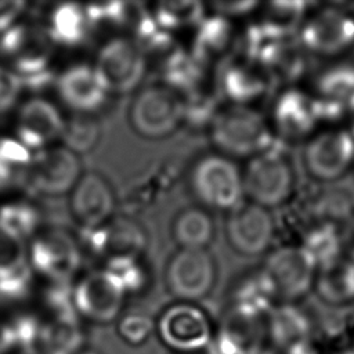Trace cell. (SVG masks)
<instances>
[{"label":"cell","mask_w":354,"mask_h":354,"mask_svg":"<svg viewBox=\"0 0 354 354\" xmlns=\"http://www.w3.org/2000/svg\"><path fill=\"white\" fill-rule=\"evenodd\" d=\"M206 131L216 152L231 159H250L282 144L268 118L253 106L221 105Z\"/></svg>","instance_id":"obj_1"},{"label":"cell","mask_w":354,"mask_h":354,"mask_svg":"<svg viewBox=\"0 0 354 354\" xmlns=\"http://www.w3.org/2000/svg\"><path fill=\"white\" fill-rule=\"evenodd\" d=\"M0 54L19 77L24 88L40 91L55 83L53 44L41 26L17 22L0 35Z\"/></svg>","instance_id":"obj_2"},{"label":"cell","mask_w":354,"mask_h":354,"mask_svg":"<svg viewBox=\"0 0 354 354\" xmlns=\"http://www.w3.org/2000/svg\"><path fill=\"white\" fill-rule=\"evenodd\" d=\"M243 194L267 210L285 206L296 192V170L283 144L248 160L242 170Z\"/></svg>","instance_id":"obj_3"},{"label":"cell","mask_w":354,"mask_h":354,"mask_svg":"<svg viewBox=\"0 0 354 354\" xmlns=\"http://www.w3.org/2000/svg\"><path fill=\"white\" fill-rule=\"evenodd\" d=\"M187 183L192 196L206 210L230 213L245 195L242 170L231 158L218 152L198 156L189 166Z\"/></svg>","instance_id":"obj_4"},{"label":"cell","mask_w":354,"mask_h":354,"mask_svg":"<svg viewBox=\"0 0 354 354\" xmlns=\"http://www.w3.org/2000/svg\"><path fill=\"white\" fill-rule=\"evenodd\" d=\"M129 124L134 133L147 140L171 136L184 119V101L180 94L153 83L137 91L129 106Z\"/></svg>","instance_id":"obj_5"},{"label":"cell","mask_w":354,"mask_h":354,"mask_svg":"<svg viewBox=\"0 0 354 354\" xmlns=\"http://www.w3.org/2000/svg\"><path fill=\"white\" fill-rule=\"evenodd\" d=\"M307 176L321 184H332L354 167V137L347 127H325L314 133L301 152Z\"/></svg>","instance_id":"obj_6"},{"label":"cell","mask_w":354,"mask_h":354,"mask_svg":"<svg viewBox=\"0 0 354 354\" xmlns=\"http://www.w3.org/2000/svg\"><path fill=\"white\" fill-rule=\"evenodd\" d=\"M296 35V41L307 55L337 58L354 47V17L326 6L310 11Z\"/></svg>","instance_id":"obj_7"},{"label":"cell","mask_w":354,"mask_h":354,"mask_svg":"<svg viewBox=\"0 0 354 354\" xmlns=\"http://www.w3.org/2000/svg\"><path fill=\"white\" fill-rule=\"evenodd\" d=\"M83 253L76 239L61 227L40 230L28 248V261L33 271L47 282H71L80 270Z\"/></svg>","instance_id":"obj_8"},{"label":"cell","mask_w":354,"mask_h":354,"mask_svg":"<svg viewBox=\"0 0 354 354\" xmlns=\"http://www.w3.org/2000/svg\"><path fill=\"white\" fill-rule=\"evenodd\" d=\"M83 256L104 260L120 256H142L148 246V232L129 214H118L94 228H79L76 235Z\"/></svg>","instance_id":"obj_9"},{"label":"cell","mask_w":354,"mask_h":354,"mask_svg":"<svg viewBox=\"0 0 354 354\" xmlns=\"http://www.w3.org/2000/svg\"><path fill=\"white\" fill-rule=\"evenodd\" d=\"M261 268L283 303L306 297L314 289L318 272L317 263L299 243H283L271 249Z\"/></svg>","instance_id":"obj_10"},{"label":"cell","mask_w":354,"mask_h":354,"mask_svg":"<svg viewBox=\"0 0 354 354\" xmlns=\"http://www.w3.org/2000/svg\"><path fill=\"white\" fill-rule=\"evenodd\" d=\"M217 282V263L206 249H178L165 267L166 290L178 301L206 297Z\"/></svg>","instance_id":"obj_11"},{"label":"cell","mask_w":354,"mask_h":354,"mask_svg":"<svg viewBox=\"0 0 354 354\" xmlns=\"http://www.w3.org/2000/svg\"><path fill=\"white\" fill-rule=\"evenodd\" d=\"M93 65L111 94H127L142 83L148 58L131 37L116 36L100 47Z\"/></svg>","instance_id":"obj_12"},{"label":"cell","mask_w":354,"mask_h":354,"mask_svg":"<svg viewBox=\"0 0 354 354\" xmlns=\"http://www.w3.org/2000/svg\"><path fill=\"white\" fill-rule=\"evenodd\" d=\"M268 122L283 145L306 142L319 126L313 93L297 86H285L272 100Z\"/></svg>","instance_id":"obj_13"},{"label":"cell","mask_w":354,"mask_h":354,"mask_svg":"<svg viewBox=\"0 0 354 354\" xmlns=\"http://www.w3.org/2000/svg\"><path fill=\"white\" fill-rule=\"evenodd\" d=\"M82 174L79 155L55 144L35 152L24 184L33 194L57 198L69 194Z\"/></svg>","instance_id":"obj_14"},{"label":"cell","mask_w":354,"mask_h":354,"mask_svg":"<svg viewBox=\"0 0 354 354\" xmlns=\"http://www.w3.org/2000/svg\"><path fill=\"white\" fill-rule=\"evenodd\" d=\"M72 297L77 315L108 324L120 315L127 295L109 272L97 268L86 272L72 285Z\"/></svg>","instance_id":"obj_15"},{"label":"cell","mask_w":354,"mask_h":354,"mask_svg":"<svg viewBox=\"0 0 354 354\" xmlns=\"http://www.w3.org/2000/svg\"><path fill=\"white\" fill-rule=\"evenodd\" d=\"M277 235V224L270 210L252 202L241 203L228 213L225 238L231 249L246 257L270 252Z\"/></svg>","instance_id":"obj_16"},{"label":"cell","mask_w":354,"mask_h":354,"mask_svg":"<svg viewBox=\"0 0 354 354\" xmlns=\"http://www.w3.org/2000/svg\"><path fill=\"white\" fill-rule=\"evenodd\" d=\"M59 101L75 115L93 116L105 106L109 90L94 65L79 62L62 69L54 83Z\"/></svg>","instance_id":"obj_17"},{"label":"cell","mask_w":354,"mask_h":354,"mask_svg":"<svg viewBox=\"0 0 354 354\" xmlns=\"http://www.w3.org/2000/svg\"><path fill=\"white\" fill-rule=\"evenodd\" d=\"M163 343L178 351H194L212 340L206 313L194 303L178 301L166 307L156 324Z\"/></svg>","instance_id":"obj_18"},{"label":"cell","mask_w":354,"mask_h":354,"mask_svg":"<svg viewBox=\"0 0 354 354\" xmlns=\"http://www.w3.org/2000/svg\"><path fill=\"white\" fill-rule=\"evenodd\" d=\"M69 213L79 228L100 227L116 214V195L105 176L84 171L69 192Z\"/></svg>","instance_id":"obj_19"},{"label":"cell","mask_w":354,"mask_h":354,"mask_svg":"<svg viewBox=\"0 0 354 354\" xmlns=\"http://www.w3.org/2000/svg\"><path fill=\"white\" fill-rule=\"evenodd\" d=\"M65 122L59 108L44 97L26 100L17 112V140L30 151H40L61 141Z\"/></svg>","instance_id":"obj_20"},{"label":"cell","mask_w":354,"mask_h":354,"mask_svg":"<svg viewBox=\"0 0 354 354\" xmlns=\"http://www.w3.org/2000/svg\"><path fill=\"white\" fill-rule=\"evenodd\" d=\"M270 86L268 73L241 54L225 59L217 77V91L230 105L252 106L267 94Z\"/></svg>","instance_id":"obj_21"},{"label":"cell","mask_w":354,"mask_h":354,"mask_svg":"<svg viewBox=\"0 0 354 354\" xmlns=\"http://www.w3.org/2000/svg\"><path fill=\"white\" fill-rule=\"evenodd\" d=\"M275 289L266 271L259 267L241 274L230 288L228 310L230 313L266 319L268 313L277 304Z\"/></svg>","instance_id":"obj_22"},{"label":"cell","mask_w":354,"mask_h":354,"mask_svg":"<svg viewBox=\"0 0 354 354\" xmlns=\"http://www.w3.org/2000/svg\"><path fill=\"white\" fill-rule=\"evenodd\" d=\"M266 335L285 354L296 353L311 346L313 332L303 307L293 303H279L266 318Z\"/></svg>","instance_id":"obj_23"},{"label":"cell","mask_w":354,"mask_h":354,"mask_svg":"<svg viewBox=\"0 0 354 354\" xmlns=\"http://www.w3.org/2000/svg\"><path fill=\"white\" fill-rule=\"evenodd\" d=\"M41 29L53 46L76 48L87 41L93 28L83 4L57 3L46 12Z\"/></svg>","instance_id":"obj_24"},{"label":"cell","mask_w":354,"mask_h":354,"mask_svg":"<svg viewBox=\"0 0 354 354\" xmlns=\"http://www.w3.org/2000/svg\"><path fill=\"white\" fill-rule=\"evenodd\" d=\"M306 220L301 230L317 223H326L344 230L354 221V196L342 187L324 188L306 199V206L297 212Z\"/></svg>","instance_id":"obj_25"},{"label":"cell","mask_w":354,"mask_h":354,"mask_svg":"<svg viewBox=\"0 0 354 354\" xmlns=\"http://www.w3.org/2000/svg\"><path fill=\"white\" fill-rule=\"evenodd\" d=\"M235 41V28L231 19L210 12L194 28L188 50L206 66L227 57Z\"/></svg>","instance_id":"obj_26"},{"label":"cell","mask_w":354,"mask_h":354,"mask_svg":"<svg viewBox=\"0 0 354 354\" xmlns=\"http://www.w3.org/2000/svg\"><path fill=\"white\" fill-rule=\"evenodd\" d=\"M207 71L188 48L176 46L160 58L159 83L184 97L209 83Z\"/></svg>","instance_id":"obj_27"},{"label":"cell","mask_w":354,"mask_h":354,"mask_svg":"<svg viewBox=\"0 0 354 354\" xmlns=\"http://www.w3.org/2000/svg\"><path fill=\"white\" fill-rule=\"evenodd\" d=\"M317 299L332 307H343L354 300V260L343 256L318 268L314 282Z\"/></svg>","instance_id":"obj_28"},{"label":"cell","mask_w":354,"mask_h":354,"mask_svg":"<svg viewBox=\"0 0 354 354\" xmlns=\"http://www.w3.org/2000/svg\"><path fill=\"white\" fill-rule=\"evenodd\" d=\"M170 234L178 249H206L216 236V224L202 206H187L171 220Z\"/></svg>","instance_id":"obj_29"},{"label":"cell","mask_w":354,"mask_h":354,"mask_svg":"<svg viewBox=\"0 0 354 354\" xmlns=\"http://www.w3.org/2000/svg\"><path fill=\"white\" fill-rule=\"evenodd\" d=\"M311 93L317 100L348 108L354 98V61L340 59L326 65L315 76Z\"/></svg>","instance_id":"obj_30"},{"label":"cell","mask_w":354,"mask_h":354,"mask_svg":"<svg viewBox=\"0 0 354 354\" xmlns=\"http://www.w3.org/2000/svg\"><path fill=\"white\" fill-rule=\"evenodd\" d=\"M317 263L318 268L343 257V230L333 224L317 223L300 232L297 242Z\"/></svg>","instance_id":"obj_31"},{"label":"cell","mask_w":354,"mask_h":354,"mask_svg":"<svg viewBox=\"0 0 354 354\" xmlns=\"http://www.w3.org/2000/svg\"><path fill=\"white\" fill-rule=\"evenodd\" d=\"M176 180L177 166L171 162L162 165L159 169L153 170L151 176L141 180L136 187L130 189L123 201L126 209V213L123 214L131 216V213L147 209L153 202H156L165 191H169Z\"/></svg>","instance_id":"obj_32"},{"label":"cell","mask_w":354,"mask_h":354,"mask_svg":"<svg viewBox=\"0 0 354 354\" xmlns=\"http://www.w3.org/2000/svg\"><path fill=\"white\" fill-rule=\"evenodd\" d=\"M41 210L33 202L19 199L0 206V228L25 242L41 230Z\"/></svg>","instance_id":"obj_33"},{"label":"cell","mask_w":354,"mask_h":354,"mask_svg":"<svg viewBox=\"0 0 354 354\" xmlns=\"http://www.w3.org/2000/svg\"><path fill=\"white\" fill-rule=\"evenodd\" d=\"M153 19L167 32L177 33L187 28H195L206 15L201 1H159L149 6Z\"/></svg>","instance_id":"obj_34"},{"label":"cell","mask_w":354,"mask_h":354,"mask_svg":"<svg viewBox=\"0 0 354 354\" xmlns=\"http://www.w3.org/2000/svg\"><path fill=\"white\" fill-rule=\"evenodd\" d=\"M32 156V151L17 138L0 136V191L25 183Z\"/></svg>","instance_id":"obj_35"},{"label":"cell","mask_w":354,"mask_h":354,"mask_svg":"<svg viewBox=\"0 0 354 354\" xmlns=\"http://www.w3.org/2000/svg\"><path fill=\"white\" fill-rule=\"evenodd\" d=\"M83 332L79 321H46L39 339L40 354H79Z\"/></svg>","instance_id":"obj_36"},{"label":"cell","mask_w":354,"mask_h":354,"mask_svg":"<svg viewBox=\"0 0 354 354\" xmlns=\"http://www.w3.org/2000/svg\"><path fill=\"white\" fill-rule=\"evenodd\" d=\"M122 286L124 293L140 295L149 286V267L142 256H120L104 261L102 267Z\"/></svg>","instance_id":"obj_37"},{"label":"cell","mask_w":354,"mask_h":354,"mask_svg":"<svg viewBox=\"0 0 354 354\" xmlns=\"http://www.w3.org/2000/svg\"><path fill=\"white\" fill-rule=\"evenodd\" d=\"M259 21L275 32L292 36L307 17L308 4L304 1H271L261 4Z\"/></svg>","instance_id":"obj_38"},{"label":"cell","mask_w":354,"mask_h":354,"mask_svg":"<svg viewBox=\"0 0 354 354\" xmlns=\"http://www.w3.org/2000/svg\"><path fill=\"white\" fill-rule=\"evenodd\" d=\"M184 101L183 124L191 130H207L214 115L220 109L217 88H212L209 83L187 95Z\"/></svg>","instance_id":"obj_39"},{"label":"cell","mask_w":354,"mask_h":354,"mask_svg":"<svg viewBox=\"0 0 354 354\" xmlns=\"http://www.w3.org/2000/svg\"><path fill=\"white\" fill-rule=\"evenodd\" d=\"M100 137L101 129L93 116L75 115L65 122L61 142L64 147L79 155L95 148Z\"/></svg>","instance_id":"obj_40"},{"label":"cell","mask_w":354,"mask_h":354,"mask_svg":"<svg viewBox=\"0 0 354 354\" xmlns=\"http://www.w3.org/2000/svg\"><path fill=\"white\" fill-rule=\"evenodd\" d=\"M140 3H91L84 4V10L91 28H123L131 25Z\"/></svg>","instance_id":"obj_41"},{"label":"cell","mask_w":354,"mask_h":354,"mask_svg":"<svg viewBox=\"0 0 354 354\" xmlns=\"http://www.w3.org/2000/svg\"><path fill=\"white\" fill-rule=\"evenodd\" d=\"M47 321H77L71 282H47L40 296Z\"/></svg>","instance_id":"obj_42"},{"label":"cell","mask_w":354,"mask_h":354,"mask_svg":"<svg viewBox=\"0 0 354 354\" xmlns=\"http://www.w3.org/2000/svg\"><path fill=\"white\" fill-rule=\"evenodd\" d=\"M33 283V271L29 261H21L0 268V301L12 303L29 296Z\"/></svg>","instance_id":"obj_43"},{"label":"cell","mask_w":354,"mask_h":354,"mask_svg":"<svg viewBox=\"0 0 354 354\" xmlns=\"http://www.w3.org/2000/svg\"><path fill=\"white\" fill-rule=\"evenodd\" d=\"M152 319L142 313H129L120 317L118 332L120 337L130 344L144 343L153 329Z\"/></svg>","instance_id":"obj_44"},{"label":"cell","mask_w":354,"mask_h":354,"mask_svg":"<svg viewBox=\"0 0 354 354\" xmlns=\"http://www.w3.org/2000/svg\"><path fill=\"white\" fill-rule=\"evenodd\" d=\"M22 90L19 77L8 66L0 65V113H7L15 106Z\"/></svg>","instance_id":"obj_45"},{"label":"cell","mask_w":354,"mask_h":354,"mask_svg":"<svg viewBox=\"0 0 354 354\" xmlns=\"http://www.w3.org/2000/svg\"><path fill=\"white\" fill-rule=\"evenodd\" d=\"M28 260V250L24 242L8 235L0 228V268Z\"/></svg>","instance_id":"obj_46"},{"label":"cell","mask_w":354,"mask_h":354,"mask_svg":"<svg viewBox=\"0 0 354 354\" xmlns=\"http://www.w3.org/2000/svg\"><path fill=\"white\" fill-rule=\"evenodd\" d=\"M212 11L214 14L223 15L228 19L241 18L245 15H249L254 12L257 8H260V3L254 0H243V1H213L209 4Z\"/></svg>","instance_id":"obj_47"},{"label":"cell","mask_w":354,"mask_h":354,"mask_svg":"<svg viewBox=\"0 0 354 354\" xmlns=\"http://www.w3.org/2000/svg\"><path fill=\"white\" fill-rule=\"evenodd\" d=\"M26 8V3L21 0L0 1V35L15 25Z\"/></svg>","instance_id":"obj_48"},{"label":"cell","mask_w":354,"mask_h":354,"mask_svg":"<svg viewBox=\"0 0 354 354\" xmlns=\"http://www.w3.org/2000/svg\"><path fill=\"white\" fill-rule=\"evenodd\" d=\"M12 344V339L8 330L7 324L6 325H0V354L6 353L8 348H11Z\"/></svg>","instance_id":"obj_49"},{"label":"cell","mask_w":354,"mask_h":354,"mask_svg":"<svg viewBox=\"0 0 354 354\" xmlns=\"http://www.w3.org/2000/svg\"><path fill=\"white\" fill-rule=\"evenodd\" d=\"M347 120H348V130L354 137V98L351 100V102L348 104V115H347Z\"/></svg>","instance_id":"obj_50"},{"label":"cell","mask_w":354,"mask_h":354,"mask_svg":"<svg viewBox=\"0 0 354 354\" xmlns=\"http://www.w3.org/2000/svg\"><path fill=\"white\" fill-rule=\"evenodd\" d=\"M79 354H97V353H94V351H80Z\"/></svg>","instance_id":"obj_51"},{"label":"cell","mask_w":354,"mask_h":354,"mask_svg":"<svg viewBox=\"0 0 354 354\" xmlns=\"http://www.w3.org/2000/svg\"><path fill=\"white\" fill-rule=\"evenodd\" d=\"M353 343H354V340H353ZM353 354H354V344H353V351H351Z\"/></svg>","instance_id":"obj_52"},{"label":"cell","mask_w":354,"mask_h":354,"mask_svg":"<svg viewBox=\"0 0 354 354\" xmlns=\"http://www.w3.org/2000/svg\"><path fill=\"white\" fill-rule=\"evenodd\" d=\"M353 232H354V221H353ZM354 248V246H353Z\"/></svg>","instance_id":"obj_53"},{"label":"cell","mask_w":354,"mask_h":354,"mask_svg":"<svg viewBox=\"0 0 354 354\" xmlns=\"http://www.w3.org/2000/svg\"><path fill=\"white\" fill-rule=\"evenodd\" d=\"M353 169H354V167H353Z\"/></svg>","instance_id":"obj_54"}]
</instances>
